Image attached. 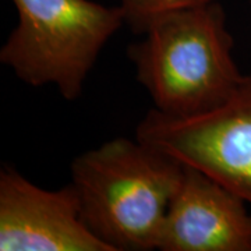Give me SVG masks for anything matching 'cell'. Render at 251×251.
Returning <instances> with one entry per match:
<instances>
[{
    "instance_id": "6da1fadb",
    "label": "cell",
    "mask_w": 251,
    "mask_h": 251,
    "mask_svg": "<svg viewBox=\"0 0 251 251\" xmlns=\"http://www.w3.org/2000/svg\"><path fill=\"white\" fill-rule=\"evenodd\" d=\"M84 222L113 251L158 249L184 165L140 140L113 138L70 166Z\"/></svg>"
},
{
    "instance_id": "7a4b0ae2",
    "label": "cell",
    "mask_w": 251,
    "mask_h": 251,
    "mask_svg": "<svg viewBox=\"0 0 251 251\" xmlns=\"http://www.w3.org/2000/svg\"><path fill=\"white\" fill-rule=\"evenodd\" d=\"M141 36L127 54L137 81L165 115L211 112L246 77L234 62L233 38L218 1L161 16Z\"/></svg>"
},
{
    "instance_id": "3957f363",
    "label": "cell",
    "mask_w": 251,
    "mask_h": 251,
    "mask_svg": "<svg viewBox=\"0 0 251 251\" xmlns=\"http://www.w3.org/2000/svg\"><path fill=\"white\" fill-rule=\"evenodd\" d=\"M17 24L0 62L31 87L52 84L75 100L100 50L126 24L119 6L92 0H11Z\"/></svg>"
},
{
    "instance_id": "277c9868",
    "label": "cell",
    "mask_w": 251,
    "mask_h": 251,
    "mask_svg": "<svg viewBox=\"0 0 251 251\" xmlns=\"http://www.w3.org/2000/svg\"><path fill=\"white\" fill-rule=\"evenodd\" d=\"M135 138L205 173L251 208V73L211 112L179 117L153 108Z\"/></svg>"
},
{
    "instance_id": "5b68a950",
    "label": "cell",
    "mask_w": 251,
    "mask_h": 251,
    "mask_svg": "<svg viewBox=\"0 0 251 251\" xmlns=\"http://www.w3.org/2000/svg\"><path fill=\"white\" fill-rule=\"evenodd\" d=\"M0 251H113L81 215L72 183L39 187L16 169L0 171Z\"/></svg>"
},
{
    "instance_id": "8992f818",
    "label": "cell",
    "mask_w": 251,
    "mask_h": 251,
    "mask_svg": "<svg viewBox=\"0 0 251 251\" xmlns=\"http://www.w3.org/2000/svg\"><path fill=\"white\" fill-rule=\"evenodd\" d=\"M242 198L184 165L162 225L161 251H251V211Z\"/></svg>"
},
{
    "instance_id": "52a82bcc",
    "label": "cell",
    "mask_w": 251,
    "mask_h": 251,
    "mask_svg": "<svg viewBox=\"0 0 251 251\" xmlns=\"http://www.w3.org/2000/svg\"><path fill=\"white\" fill-rule=\"evenodd\" d=\"M125 21L137 35H143L153 20L177 10L209 4L218 0H117Z\"/></svg>"
}]
</instances>
